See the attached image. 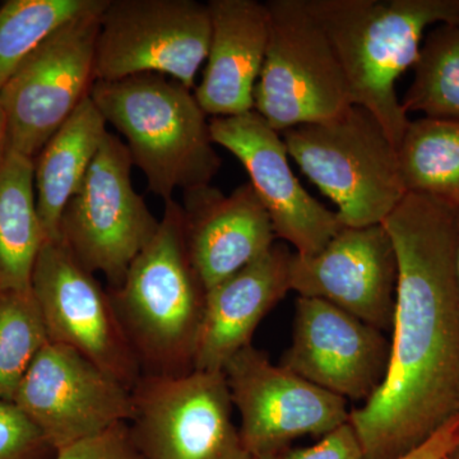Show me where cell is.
Returning a JSON list of instances; mask_svg holds the SVG:
<instances>
[{
	"instance_id": "cell-1",
	"label": "cell",
	"mask_w": 459,
	"mask_h": 459,
	"mask_svg": "<svg viewBox=\"0 0 459 459\" xmlns=\"http://www.w3.org/2000/svg\"><path fill=\"white\" fill-rule=\"evenodd\" d=\"M383 225L397 290L385 380L350 412L364 459H400L459 418V207L407 193Z\"/></svg>"
},
{
	"instance_id": "cell-23",
	"label": "cell",
	"mask_w": 459,
	"mask_h": 459,
	"mask_svg": "<svg viewBox=\"0 0 459 459\" xmlns=\"http://www.w3.org/2000/svg\"><path fill=\"white\" fill-rule=\"evenodd\" d=\"M401 104L407 114L459 120V21L429 33Z\"/></svg>"
},
{
	"instance_id": "cell-29",
	"label": "cell",
	"mask_w": 459,
	"mask_h": 459,
	"mask_svg": "<svg viewBox=\"0 0 459 459\" xmlns=\"http://www.w3.org/2000/svg\"><path fill=\"white\" fill-rule=\"evenodd\" d=\"M459 444V418L440 429L412 452L400 459H442L446 453L451 452Z\"/></svg>"
},
{
	"instance_id": "cell-31",
	"label": "cell",
	"mask_w": 459,
	"mask_h": 459,
	"mask_svg": "<svg viewBox=\"0 0 459 459\" xmlns=\"http://www.w3.org/2000/svg\"><path fill=\"white\" fill-rule=\"evenodd\" d=\"M442 459H459V444L451 452L446 453Z\"/></svg>"
},
{
	"instance_id": "cell-32",
	"label": "cell",
	"mask_w": 459,
	"mask_h": 459,
	"mask_svg": "<svg viewBox=\"0 0 459 459\" xmlns=\"http://www.w3.org/2000/svg\"><path fill=\"white\" fill-rule=\"evenodd\" d=\"M279 455H249L247 459H279Z\"/></svg>"
},
{
	"instance_id": "cell-9",
	"label": "cell",
	"mask_w": 459,
	"mask_h": 459,
	"mask_svg": "<svg viewBox=\"0 0 459 459\" xmlns=\"http://www.w3.org/2000/svg\"><path fill=\"white\" fill-rule=\"evenodd\" d=\"M129 429L143 459H247L223 371L142 376Z\"/></svg>"
},
{
	"instance_id": "cell-8",
	"label": "cell",
	"mask_w": 459,
	"mask_h": 459,
	"mask_svg": "<svg viewBox=\"0 0 459 459\" xmlns=\"http://www.w3.org/2000/svg\"><path fill=\"white\" fill-rule=\"evenodd\" d=\"M108 3L51 33L0 89L9 150L35 160L90 95L100 21Z\"/></svg>"
},
{
	"instance_id": "cell-6",
	"label": "cell",
	"mask_w": 459,
	"mask_h": 459,
	"mask_svg": "<svg viewBox=\"0 0 459 459\" xmlns=\"http://www.w3.org/2000/svg\"><path fill=\"white\" fill-rule=\"evenodd\" d=\"M268 44L253 99L274 131L333 119L351 107L342 72L307 0H271Z\"/></svg>"
},
{
	"instance_id": "cell-3",
	"label": "cell",
	"mask_w": 459,
	"mask_h": 459,
	"mask_svg": "<svg viewBox=\"0 0 459 459\" xmlns=\"http://www.w3.org/2000/svg\"><path fill=\"white\" fill-rule=\"evenodd\" d=\"M205 292L190 263L183 207L171 199L155 237L108 291L143 376L195 370Z\"/></svg>"
},
{
	"instance_id": "cell-2",
	"label": "cell",
	"mask_w": 459,
	"mask_h": 459,
	"mask_svg": "<svg viewBox=\"0 0 459 459\" xmlns=\"http://www.w3.org/2000/svg\"><path fill=\"white\" fill-rule=\"evenodd\" d=\"M342 72L351 105L364 108L395 148L409 126L395 82L418 62L425 30L459 21V0H307Z\"/></svg>"
},
{
	"instance_id": "cell-18",
	"label": "cell",
	"mask_w": 459,
	"mask_h": 459,
	"mask_svg": "<svg viewBox=\"0 0 459 459\" xmlns=\"http://www.w3.org/2000/svg\"><path fill=\"white\" fill-rule=\"evenodd\" d=\"M285 244L274 243L262 256L205 292L204 322L195 370L222 371L272 307L291 291V259Z\"/></svg>"
},
{
	"instance_id": "cell-13",
	"label": "cell",
	"mask_w": 459,
	"mask_h": 459,
	"mask_svg": "<svg viewBox=\"0 0 459 459\" xmlns=\"http://www.w3.org/2000/svg\"><path fill=\"white\" fill-rule=\"evenodd\" d=\"M51 451L129 424L131 389L63 344L48 342L36 355L14 394Z\"/></svg>"
},
{
	"instance_id": "cell-21",
	"label": "cell",
	"mask_w": 459,
	"mask_h": 459,
	"mask_svg": "<svg viewBox=\"0 0 459 459\" xmlns=\"http://www.w3.org/2000/svg\"><path fill=\"white\" fill-rule=\"evenodd\" d=\"M35 192L33 160L9 150L0 165V291H30L47 243Z\"/></svg>"
},
{
	"instance_id": "cell-22",
	"label": "cell",
	"mask_w": 459,
	"mask_h": 459,
	"mask_svg": "<svg viewBox=\"0 0 459 459\" xmlns=\"http://www.w3.org/2000/svg\"><path fill=\"white\" fill-rule=\"evenodd\" d=\"M397 153L407 193L459 207V120H410Z\"/></svg>"
},
{
	"instance_id": "cell-10",
	"label": "cell",
	"mask_w": 459,
	"mask_h": 459,
	"mask_svg": "<svg viewBox=\"0 0 459 459\" xmlns=\"http://www.w3.org/2000/svg\"><path fill=\"white\" fill-rule=\"evenodd\" d=\"M207 4L195 0H108L100 21L95 81L160 74L192 90L211 41Z\"/></svg>"
},
{
	"instance_id": "cell-19",
	"label": "cell",
	"mask_w": 459,
	"mask_h": 459,
	"mask_svg": "<svg viewBox=\"0 0 459 459\" xmlns=\"http://www.w3.org/2000/svg\"><path fill=\"white\" fill-rule=\"evenodd\" d=\"M207 5L212 30L195 99L213 117L249 113L267 51V5L256 0H211Z\"/></svg>"
},
{
	"instance_id": "cell-27",
	"label": "cell",
	"mask_w": 459,
	"mask_h": 459,
	"mask_svg": "<svg viewBox=\"0 0 459 459\" xmlns=\"http://www.w3.org/2000/svg\"><path fill=\"white\" fill-rule=\"evenodd\" d=\"M56 455V459H143L133 440L129 424L117 425L59 449Z\"/></svg>"
},
{
	"instance_id": "cell-12",
	"label": "cell",
	"mask_w": 459,
	"mask_h": 459,
	"mask_svg": "<svg viewBox=\"0 0 459 459\" xmlns=\"http://www.w3.org/2000/svg\"><path fill=\"white\" fill-rule=\"evenodd\" d=\"M31 291L50 342L74 350L126 388H134L143 373L110 295L62 241H47L41 247Z\"/></svg>"
},
{
	"instance_id": "cell-15",
	"label": "cell",
	"mask_w": 459,
	"mask_h": 459,
	"mask_svg": "<svg viewBox=\"0 0 459 459\" xmlns=\"http://www.w3.org/2000/svg\"><path fill=\"white\" fill-rule=\"evenodd\" d=\"M391 341L380 329L320 300L299 296L281 367L344 400L367 402L385 380Z\"/></svg>"
},
{
	"instance_id": "cell-17",
	"label": "cell",
	"mask_w": 459,
	"mask_h": 459,
	"mask_svg": "<svg viewBox=\"0 0 459 459\" xmlns=\"http://www.w3.org/2000/svg\"><path fill=\"white\" fill-rule=\"evenodd\" d=\"M190 263L205 291L264 255L274 243L270 216L250 183L229 195L211 186L184 192Z\"/></svg>"
},
{
	"instance_id": "cell-33",
	"label": "cell",
	"mask_w": 459,
	"mask_h": 459,
	"mask_svg": "<svg viewBox=\"0 0 459 459\" xmlns=\"http://www.w3.org/2000/svg\"><path fill=\"white\" fill-rule=\"evenodd\" d=\"M457 264H458V273H459V241H458V252H457Z\"/></svg>"
},
{
	"instance_id": "cell-24",
	"label": "cell",
	"mask_w": 459,
	"mask_h": 459,
	"mask_svg": "<svg viewBox=\"0 0 459 459\" xmlns=\"http://www.w3.org/2000/svg\"><path fill=\"white\" fill-rule=\"evenodd\" d=\"M108 0H8L0 5V89L42 41Z\"/></svg>"
},
{
	"instance_id": "cell-26",
	"label": "cell",
	"mask_w": 459,
	"mask_h": 459,
	"mask_svg": "<svg viewBox=\"0 0 459 459\" xmlns=\"http://www.w3.org/2000/svg\"><path fill=\"white\" fill-rule=\"evenodd\" d=\"M49 449L25 412L13 402L0 400V459H41Z\"/></svg>"
},
{
	"instance_id": "cell-30",
	"label": "cell",
	"mask_w": 459,
	"mask_h": 459,
	"mask_svg": "<svg viewBox=\"0 0 459 459\" xmlns=\"http://www.w3.org/2000/svg\"><path fill=\"white\" fill-rule=\"evenodd\" d=\"M9 151V138L7 122H5L4 113H3L2 105H0V165L4 161Z\"/></svg>"
},
{
	"instance_id": "cell-14",
	"label": "cell",
	"mask_w": 459,
	"mask_h": 459,
	"mask_svg": "<svg viewBox=\"0 0 459 459\" xmlns=\"http://www.w3.org/2000/svg\"><path fill=\"white\" fill-rule=\"evenodd\" d=\"M210 129L213 143L226 148L246 168L274 235L291 244L296 255H316L344 228L336 211L328 210L301 186L290 166L283 138L256 111L212 117Z\"/></svg>"
},
{
	"instance_id": "cell-20",
	"label": "cell",
	"mask_w": 459,
	"mask_h": 459,
	"mask_svg": "<svg viewBox=\"0 0 459 459\" xmlns=\"http://www.w3.org/2000/svg\"><path fill=\"white\" fill-rule=\"evenodd\" d=\"M107 124L89 95L33 160L36 204L48 241H60L63 211L82 186Z\"/></svg>"
},
{
	"instance_id": "cell-16",
	"label": "cell",
	"mask_w": 459,
	"mask_h": 459,
	"mask_svg": "<svg viewBox=\"0 0 459 459\" xmlns=\"http://www.w3.org/2000/svg\"><path fill=\"white\" fill-rule=\"evenodd\" d=\"M397 256L385 225L347 228L316 255H292L291 290L320 299L380 331L394 322Z\"/></svg>"
},
{
	"instance_id": "cell-5",
	"label": "cell",
	"mask_w": 459,
	"mask_h": 459,
	"mask_svg": "<svg viewBox=\"0 0 459 459\" xmlns=\"http://www.w3.org/2000/svg\"><path fill=\"white\" fill-rule=\"evenodd\" d=\"M289 155L337 205L347 228L385 222L407 195L397 148L364 108L282 132Z\"/></svg>"
},
{
	"instance_id": "cell-25",
	"label": "cell",
	"mask_w": 459,
	"mask_h": 459,
	"mask_svg": "<svg viewBox=\"0 0 459 459\" xmlns=\"http://www.w3.org/2000/svg\"><path fill=\"white\" fill-rule=\"evenodd\" d=\"M49 342L35 296L0 291V400L13 402L36 355Z\"/></svg>"
},
{
	"instance_id": "cell-4",
	"label": "cell",
	"mask_w": 459,
	"mask_h": 459,
	"mask_svg": "<svg viewBox=\"0 0 459 459\" xmlns=\"http://www.w3.org/2000/svg\"><path fill=\"white\" fill-rule=\"evenodd\" d=\"M90 96L126 138L151 192L168 202L177 189L210 186L221 159L207 114L188 87L165 75L138 74L95 81Z\"/></svg>"
},
{
	"instance_id": "cell-7",
	"label": "cell",
	"mask_w": 459,
	"mask_h": 459,
	"mask_svg": "<svg viewBox=\"0 0 459 459\" xmlns=\"http://www.w3.org/2000/svg\"><path fill=\"white\" fill-rule=\"evenodd\" d=\"M132 166L126 143L108 132L60 220V241L84 270L101 272L113 289L160 226L133 186Z\"/></svg>"
},
{
	"instance_id": "cell-28",
	"label": "cell",
	"mask_w": 459,
	"mask_h": 459,
	"mask_svg": "<svg viewBox=\"0 0 459 459\" xmlns=\"http://www.w3.org/2000/svg\"><path fill=\"white\" fill-rule=\"evenodd\" d=\"M279 459H364L362 449L351 422L322 437L318 443L307 448H287Z\"/></svg>"
},
{
	"instance_id": "cell-11",
	"label": "cell",
	"mask_w": 459,
	"mask_h": 459,
	"mask_svg": "<svg viewBox=\"0 0 459 459\" xmlns=\"http://www.w3.org/2000/svg\"><path fill=\"white\" fill-rule=\"evenodd\" d=\"M222 371L249 455H279L298 437H325L350 421L344 398L274 365L253 344L238 351Z\"/></svg>"
}]
</instances>
